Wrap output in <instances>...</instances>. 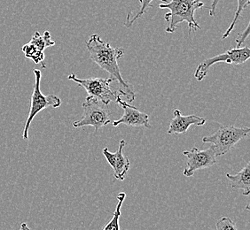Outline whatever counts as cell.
<instances>
[{
  "label": "cell",
  "instance_id": "7c38bea8",
  "mask_svg": "<svg viewBox=\"0 0 250 230\" xmlns=\"http://www.w3.org/2000/svg\"><path fill=\"white\" fill-rule=\"evenodd\" d=\"M226 177L231 182V187L233 189L242 190V194L244 196H249L250 194V163L248 162L241 171L234 175L226 173Z\"/></svg>",
  "mask_w": 250,
  "mask_h": 230
},
{
  "label": "cell",
  "instance_id": "4fadbf2b",
  "mask_svg": "<svg viewBox=\"0 0 250 230\" xmlns=\"http://www.w3.org/2000/svg\"><path fill=\"white\" fill-rule=\"evenodd\" d=\"M29 43L33 44L34 46H36L39 51L43 53L47 47H51L55 44V42L52 40V37L49 31H45L43 36H41L39 31H36Z\"/></svg>",
  "mask_w": 250,
  "mask_h": 230
},
{
  "label": "cell",
  "instance_id": "5b68a950",
  "mask_svg": "<svg viewBox=\"0 0 250 230\" xmlns=\"http://www.w3.org/2000/svg\"><path fill=\"white\" fill-rule=\"evenodd\" d=\"M34 76H35V83H34L33 92L30 101V110L27 121L25 123L24 130H23V139H29V130L30 124L34 120V118L38 115L41 111L44 110L45 108L53 107L58 108L62 105V100L59 96L55 95H43L40 89V82L42 78V73L39 69H34Z\"/></svg>",
  "mask_w": 250,
  "mask_h": 230
},
{
  "label": "cell",
  "instance_id": "3957f363",
  "mask_svg": "<svg viewBox=\"0 0 250 230\" xmlns=\"http://www.w3.org/2000/svg\"><path fill=\"white\" fill-rule=\"evenodd\" d=\"M250 132L248 127L238 128L233 125H222L214 134L204 136L202 142L211 144L210 147L216 157H219L229 153L241 139L247 137Z\"/></svg>",
  "mask_w": 250,
  "mask_h": 230
},
{
  "label": "cell",
  "instance_id": "30bf717a",
  "mask_svg": "<svg viewBox=\"0 0 250 230\" xmlns=\"http://www.w3.org/2000/svg\"><path fill=\"white\" fill-rule=\"evenodd\" d=\"M125 144L126 142L125 140H121L119 148L116 153H110L107 148L103 149V155L105 156L106 161L110 165L111 168H113L114 176L119 181L125 180L126 174L130 169V160L124 154Z\"/></svg>",
  "mask_w": 250,
  "mask_h": 230
},
{
  "label": "cell",
  "instance_id": "ac0fdd59",
  "mask_svg": "<svg viewBox=\"0 0 250 230\" xmlns=\"http://www.w3.org/2000/svg\"><path fill=\"white\" fill-rule=\"evenodd\" d=\"M217 230H238L235 223L229 217H222L216 223Z\"/></svg>",
  "mask_w": 250,
  "mask_h": 230
},
{
  "label": "cell",
  "instance_id": "e0dca14e",
  "mask_svg": "<svg viewBox=\"0 0 250 230\" xmlns=\"http://www.w3.org/2000/svg\"><path fill=\"white\" fill-rule=\"evenodd\" d=\"M152 1H153V0H140V9L138 11L137 15H135L134 17H132V18H130V13H131V12L129 13L128 17H127V21H126V23H125L126 27H130L131 25L134 23L135 20H137V19L140 18L142 15H145V14L146 13L147 9H149L150 7L153 6V5H151ZM160 1L164 2V4H165V3H168V0H160Z\"/></svg>",
  "mask_w": 250,
  "mask_h": 230
},
{
  "label": "cell",
  "instance_id": "2e32d148",
  "mask_svg": "<svg viewBox=\"0 0 250 230\" xmlns=\"http://www.w3.org/2000/svg\"><path fill=\"white\" fill-rule=\"evenodd\" d=\"M250 4V0H238V4H237V9L235 11V15L233 17V19L231 21V24L229 25V28L226 29V32L222 36V39H226L231 35V31L234 29L236 23L239 19V17L241 16V13L243 10H245Z\"/></svg>",
  "mask_w": 250,
  "mask_h": 230
},
{
  "label": "cell",
  "instance_id": "6da1fadb",
  "mask_svg": "<svg viewBox=\"0 0 250 230\" xmlns=\"http://www.w3.org/2000/svg\"><path fill=\"white\" fill-rule=\"evenodd\" d=\"M86 48L90 53V58L96 63L99 67L108 73L116 82L119 83L120 88L117 91L118 94L126 97L130 102L134 101L135 93L133 87L125 82L122 77L118 59L124 57L125 49L114 48L108 43L101 39L98 34H92L86 41Z\"/></svg>",
  "mask_w": 250,
  "mask_h": 230
},
{
  "label": "cell",
  "instance_id": "9a60e30c",
  "mask_svg": "<svg viewBox=\"0 0 250 230\" xmlns=\"http://www.w3.org/2000/svg\"><path fill=\"white\" fill-rule=\"evenodd\" d=\"M22 52L24 53L25 58L31 59L35 64L43 62L44 59V54L43 52L39 51V49L30 43H26L23 45Z\"/></svg>",
  "mask_w": 250,
  "mask_h": 230
},
{
  "label": "cell",
  "instance_id": "5bb4252c",
  "mask_svg": "<svg viewBox=\"0 0 250 230\" xmlns=\"http://www.w3.org/2000/svg\"><path fill=\"white\" fill-rule=\"evenodd\" d=\"M126 197V193L125 192H120L118 196L116 197L117 199V206H116V211L113 213V217L111 221L106 224V227L103 229V230H120V224H119V219L121 216V209L123 203L125 201Z\"/></svg>",
  "mask_w": 250,
  "mask_h": 230
},
{
  "label": "cell",
  "instance_id": "9c48e42d",
  "mask_svg": "<svg viewBox=\"0 0 250 230\" xmlns=\"http://www.w3.org/2000/svg\"><path fill=\"white\" fill-rule=\"evenodd\" d=\"M116 103L120 105L125 113L119 120H114L112 122L114 127L124 124L131 127H144L147 129L151 128V125L149 124V117L146 114L140 112L136 106L123 100L120 96L117 97Z\"/></svg>",
  "mask_w": 250,
  "mask_h": 230
},
{
  "label": "cell",
  "instance_id": "277c9868",
  "mask_svg": "<svg viewBox=\"0 0 250 230\" xmlns=\"http://www.w3.org/2000/svg\"><path fill=\"white\" fill-rule=\"evenodd\" d=\"M83 115L80 120L73 122L74 128H83L92 126L96 132L111 122V113L108 106L94 97L87 96L83 103Z\"/></svg>",
  "mask_w": 250,
  "mask_h": 230
},
{
  "label": "cell",
  "instance_id": "7a4b0ae2",
  "mask_svg": "<svg viewBox=\"0 0 250 230\" xmlns=\"http://www.w3.org/2000/svg\"><path fill=\"white\" fill-rule=\"evenodd\" d=\"M204 6L202 0H171L166 4H161L159 7L161 9H168L169 12L164 15V19L167 21L168 26L166 28L167 33H172L178 29V25L182 22H187L189 28V32L192 29H201L194 19L195 11Z\"/></svg>",
  "mask_w": 250,
  "mask_h": 230
},
{
  "label": "cell",
  "instance_id": "8992f818",
  "mask_svg": "<svg viewBox=\"0 0 250 230\" xmlns=\"http://www.w3.org/2000/svg\"><path fill=\"white\" fill-rule=\"evenodd\" d=\"M68 80L77 83L79 86L83 87L88 93V96H92L101 101L103 104L108 106L112 101H116L120 96L117 91L111 90L110 84L116 82L113 78H101V77H92L88 79H79L73 73L67 77Z\"/></svg>",
  "mask_w": 250,
  "mask_h": 230
},
{
  "label": "cell",
  "instance_id": "ba28073f",
  "mask_svg": "<svg viewBox=\"0 0 250 230\" xmlns=\"http://www.w3.org/2000/svg\"><path fill=\"white\" fill-rule=\"evenodd\" d=\"M183 154L188 158V168L183 171L184 175L187 177L192 176L197 170L210 168L217 163V157L211 147L205 150L192 147L191 150L184 151Z\"/></svg>",
  "mask_w": 250,
  "mask_h": 230
},
{
  "label": "cell",
  "instance_id": "d6986e66",
  "mask_svg": "<svg viewBox=\"0 0 250 230\" xmlns=\"http://www.w3.org/2000/svg\"><path fill=\"white\" fill-rule=\"evenodd\" d=\"M250 25L247 26L245 31H243L242 33L238 35V38L236 39V43H237V47L236 48H241V45L245 43L246 39L249 38L250 36Z\"/></svg>",
  "mask_w": 250,
  "mask_h": 230
},
{
  "label": "cell",
  "instance_id": "44dd1931",
  "mask_svg": "<svg viewBox=\"0 0 250 230\" xmlns=\"http://www.w3.org/2000/svg\"><path fill=\"white\" fill-rule=\"evenodd\" d=\"M20 230H31L29 229L28 225L26 224V223H22L21 225V228H20Z\"/></svg>",
  "mask_w": 250,
  "mask_h": 230
},
{
  "label": "cell",
  "instance_id": "8fae6325",
  "mask_svg": "<svg viewBox=\"0 0 250 230\" xmlns=\"http://www.w3.org/2000/svg\"><path fill=\"white\" fill-rule=\"evenodd\" d=\"M174 118L169 123V127L167 132L168 134H184L188 131L190 126H203L206 120L197 115H187L184 116L181 112L176 109L173 113Z\"/></svg>",
  "mask_w": 250,
  "mask_h": 230
},
{
  "label": "cell",
  "instance_id": "52a82bcc",
  "mask_svg": "<svg viewBox=\"0 0 250 230\" xmlns=\"http://www.w3.org/2000/svg\"><path fill=\"white\" fill-rule=\"evenodd\" d=\"M250 58V50L248 45H245L241 48L231 49L230 51H227L226 53L217 55L216 57L210 58L203 60L196 68L194 73V77L196 78L197 81L201 82L206 77L209 68L213 65L220 62L241 65V64H244Z\"/></svg>",
  "mask_w": 250,
  "mask_h": 230
},
{
  "label": "cell",
  "instance_id": "ffe728a7",
  "mask_svg": "<svg viewBox=\"0 0 250 230\" xmlns=\"http://www.w3.org/2000/svg\"><path fill=\"white\" fill-rule=\"evenodd\" d=\"M219 1L220 0H213L212 1L211 5H210V7H209V15L211 16V17H215L216 16V9H217V5H218V3H219Z\"/></svg>",
  "mask_w": 250,
  "mask_h": 230
}]
</instances>
